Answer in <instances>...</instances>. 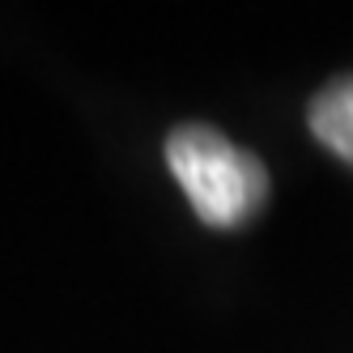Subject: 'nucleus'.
Here are the masks:
<instances>
[{
  "label": "nucleus",
  "instance_id": "f257e3e1",
  "mask_svg": "<svg viewBox=\"0 0 353 353\" xmlns=\"http://www.w3.org/2000/svg\"><path fill=\"white\" fill-rule=\"evenodd\" d=\"M166 162L196 217L213 230H234L268 200V170L260 166V158L230 145L209 123L174 128L166 141Z\"/></svg>",
  "mask_w": 353,
  "mask_h": 353
},
{
  "label": "nucleus",
  "instance_id": "f03ea898",
  "mask_svg": "<svg viewBox=\"0 0 353 353\" xmlns=\"http://www.w3.org/2000/svg\"><path fill=\"white\" fill-rule=\"evenodd\" d=\"M311 132L319 137V145H327L341 162L353 166V77L327 81L315 103H311Z\"/></svg>",
  "mask_w": 353,
  "mask_h": 353
}]
</instances>
